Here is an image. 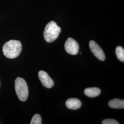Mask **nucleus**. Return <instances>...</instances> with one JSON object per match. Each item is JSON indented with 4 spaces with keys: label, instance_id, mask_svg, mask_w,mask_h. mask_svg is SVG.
<instances>
[{
    "label": "nucleus",
    "instance_id": "nucleus-1",
    "mask_svg": "<svg viewBox=\"0 0 124 124\" xmlns=\"http://www.w3.org/2000/svg\"><path fill=\"white\" fill-rule=\"evenodd\" d=\"M22 50V44L20 41L17 40H10L5 43L2 47V51L5 56L10 59L18 57Z\"/></svg>",
    "mask_w": 124,
    "mask_h": 124
},
{
    "label": "nucleus",
    "instance_id": "nucleus-2",
    "mask_svg": "<svg viewBox=\"0 0 124 124\" xmlns=\"http://www.w3.org/2000/svg\"><path fill=\"white\" fill-rule=\"evenodd\" d=\"M61 30L56 23L51 21L45 27L43 36L44 39L47 42H53L58 38Z\"/></svg>",
    "mask_w": 124,
    "mask_h": 124
},
{
    "label": "nucleus",
    "instance_id": "nucleus-3",
    "mask_svg": "<svg viewBox=\"0 0 124 124\" xmlns=\"http://www.w3.org/2000/svg\"><path fill=\"white\" fill-rule=\"evenodd\" d=\"M15 89L20 101L24 102L27 100L29 96V89L25 80L21 77L16 78L15 80Z\"/></svg>",
    "mask_w": 124,
    "mask_h": 124
},
{
    "label": "nucleus",
    "instance_id": "nucleus-4",
    "mask_svg": "<svg viewBox=\"0 0 124 124\" xmlns=\"http://www.w3.org/2000/svg\"><path fill=\"white\" fill-rule=\"evenodd\" d=\"M64 47L67 53L72 55H76L79 52V46L77 42L72 38H69L65 43Z\"/></svg>",
    "mask_w": 124,
    "mask_h": 124
},
{
    "label": "nucleus",
    "instance_id": "nucleus-5",
    "mask_svg": "<svg viewBox=\"0 0 124 124\" xmlns=\"http://www.w3.org/2000/svg\"><path fill=\"white\" fill-rule=\"evenodd\" d=\"M89 47L94 56L101 61H104L105 55L100 46L94 40H91L89 42Z\"/></svg>",
    "mask_w": 124,
    "mask_h": 124
},
{
    "label": "nucleus",
    "instance_id": "nucleus-6",
    "mask_svg": "<svg viewBox=\"0 0 124 124\" xmlns=\"http://www.w3.org/2000/svg\"><path fill=\"white\" fill-rule=\"evenodd\" d=\"M38 76L41 84L44 87L47 88L53 87L54 84L53 80L46 72L40 70L38 73Z\"/></svg>",
    "mask_w": 124,
    "mask_h": 124
},
{
    "label": "nucleus",
    "instance_id": "nucleus-7",
    "mask_svg": "<svg viewBox=\"0 0 124 124\" xmlns=\"http://www.w3.org/2000/svg\"><path fill=\"white\" fill-rule=\"evenodd\" d=\"M66 106L70 109L76 110L81 106V102L79 99L75 98H71L68 99L66 102Z\"/></svg>",
    "mask_w": 124,
    "mask_h": 124
},
{
    "label": "nucleus",
    "instance_id": "nucleus-8",
    "mask_svg": "<svg viewBox=\"0 0 124 124\" xmlns=\"http://www.w3.org/2000/svg\"><path fill=\"white\" fill-rule=\"evenodd\" d=\"M108 106L111 108H124V100H120L118 98L112 99L108 102Z\"/></svg>",
    "mask_w": 124,
    "mask_h": 124
},
{
    "label": "nucleus",
    "instance_id": "nucleus-9",
    "mask_svg": "<svg viewBox=\"0 0 124 124\" xmlns=\"http://www.w3.org/2000/svg\"><path fill=\"white\" fill-rule=\"evenodd\" d=\"M85 94L91 98H94L98 96L101 93L100 89L98 87H90L86 88L84 90Z\"/></svg>",
    "mask_w": 124,
    "mask_h": 124
},
{
    "label": "nucleus",
    "instance_id": "nucleus-10",
    "mask_svg": "<svg viewBox=\"0 0 124 124\" xmlns=\"http://www.w3.org/2000/svg\"><path fill=\"white\" fill-rule=\"evenodd\" d=\"M115 53L118 59L121 62H124V50L120 46H117L115 49Z\"/></svg>",
    "mask_w": 124,
    "mask_h": 124
},
{
    "label": "nucleus",
    "instance_id": "nucleus-11",
    "mask_svg": "<svg viewBox=\"0 0 124 124\" xmlns=\"http://www.w3.org/2000/svg\"><path fill=\"white\" fill-rule=\"evenodd\" d=\"M42 124L41 116L39 114H36L33 116L31 122V124Z\"/></svg>",
    "mask_w": 124,
    "mask_h": 124
},
{
    "label": "nucleus",
    "instance_id": "nucleus-12",
    "mask_svg": "<svg viewBox=\"0 0 124 124\" xmlns=\"http://www.w3.org/2000/svg\"><path fill=\"white\" fill-rule=\"evenodd\" d=\"M102 124H119V123L115 120L111 119H107L102 121Z\"/></svg>",
    "mask_w": 124,
    "mask_h": 124
},
{
    "label": "nucleus",
    "instance_id": "nucleus-13",
    "mask_svg": "<svg viewBox=\"0 0 124 124\" xmlns=\"http://www.w3.org/2000/svg\"></svg>",
    "mask_w": 124,
    "mask_h": 124
}]
</instances>
